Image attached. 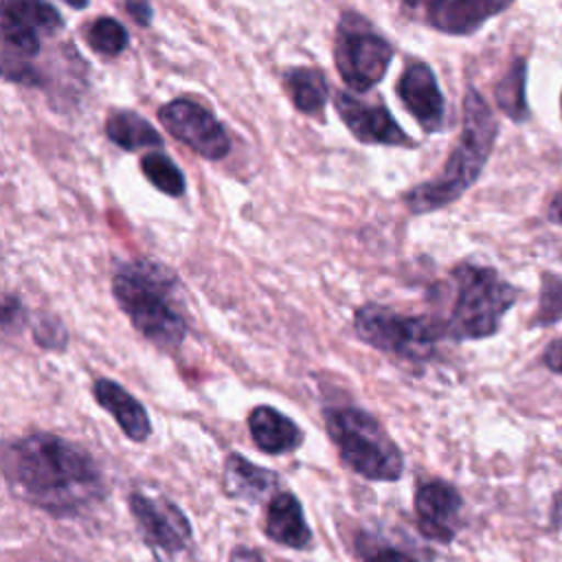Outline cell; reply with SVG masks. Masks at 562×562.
<instances>
[{"instance_id": "f1b7e54d", "label": "cell", "mask_w": 562, "mask_h": 562, "mask_svg": "<svg viewBox=\"0 0 562 562\" xmlns=\"http://www.w3.org/2000/svg\"><path fill=\"white\" fill-rule=\"evenodd\" d=\"M228 562H266V560H263V555H261L259 551H255V549L237 547V549H233Z\"/></svg>"}, {"instance_id": "9c48e42d", "label": "cell", "mask_w": 562, "mask_h": 562, "mask_svg": "<svg viewBox=\"0 0 562 562\" xmlns=\"http://www.w3.org/2000/svg\"><path fill=\"white\" fill-rule=\"evenodd\" d=\"M158 119L176 140L209 160H220L231 149V138L222 123L198 101H169L158 110Z\"/></svg>"}, {"instance_id": "5bb4252c", "label": "cell", "mask_w": 562, "mask_h": 562, "mask_svg": "<svg viewBox=\"0 0 562 562\" xmlns=\"http://www.w3.org/2000/svg\"><path fill=\"white\" fill-rule=\"evenodd\" d=\"M397 94L402 105L426 130L437 132L443 125L446 103L437 86L435 72L424 61H411L397 81Z\"/></svg>"}, {"instance_id": "9a60e30c", "label": "cell", "mask_w": 562, "mask_h": 562, "mask_svg": "<svg viewBox=\"0 0 562 562\" xmlns=\"http://www.w3.org/2000/svg\"><path fill=\"white\" fill-rule=\"evenodd\" d=\"M94 400L105 408L119 424V428L132 441H145L151 435V424L145 406L114 380L101 378L94 382Z\"/></svg>"}, {"instance_id": "e0dca14e", "label": "cell", "mask_w": 562, "mask_h": 562, "mask_svg": "<svg viewBox=\"0 0 562 562\" xmlns=\"http://www.w3.org/2000/svg\"><path fill=\"white\" fill-rule=\"evenodd\" d=\"M266 536L290 549H305L312 542V531L305 522L303 507L290 492H277L266 509Z\"/></svg>"}, {"instance_id": "7c38bea8", "label": "cell", "mask_w": 562, "mask_h": 562, "mask_svg": "<svg viewBox=\"0 0 562 562\" xmlns=\"http://www.w3.org/2000/svg\"><path fill=\"white\" fill-rule=\"evenodd\" d=\"M461 494L446 481H426L415 492V518L419 531L435 542H450L457 533Z\"/></svg>"}, {"instance_id": "44dd1931", "label": "cell", "mask_w": 562, "mask_h": 562, "mask_svg": "<svg viewBox=\"0 0 562 562\" xmlns=\"http://www.w3.org/2000/svg\"><path fill=\"white\" fill-rule=\"evenodd\" d=\"M353 551L360 562H426L415 547L369 529L356 536Z\"/></svg>"}, {"instance_id": "83f0119b", "label": "cell", "mask_w": 562, "mask_h": 562, "mask_svg": "<svg viewBox=\"0 0 562 562\" xmlns=\"http://www.w3.org/2000/svg\"><path fill=\"white\" fill-rule=\"evenodd\" d=\"M542 362H544V367L551 369L553 373H562V338L553 340V342L547 347V351H544V356H542Z\"/></svg>"}, {"instance_id": "ac0fdd59", "label": "cell", "mask_w": 562, "mask_h": 562, "mask_svg": "<svg viewBox=\"0 0 562 562\" xmlns=\"http://www.w3.org/2000/svg\"><path fill=\"white\" fill-rule=\"evenodd\" d=\"M224 487L226 494L233 498L257 503L279 487V476L272 470L259 468L241 454L233 452L226 457L224 463Z\"/></svg>"}, {"instance_id": "277c9868", "label": "cell", "mask_w": 562, "mask_h": 562, "mask_svg": "<svg viewBox=\"0 0 562 562\" xmlns=\"http://www.w3.org/2000/svg\"><path fill=\"white\" fill-rule=\"evenodd\" d=\"M327 432L356 474L371 481H397L404 470V454L380 422L353 406L325 413Z\"/></svg>"}, {"instance_id": "cb8c5ba5", "label": "cell", "mask_w": 562, "mask_h": 562, "mask_svg": "<svg viewBox=\"0 0 562 562\" xmlns=\"http://www.w3.org/2000/svg\"><path fill=\"white\" fill-rule=\"evenodd\" d=\"M86 40L90 44L92 50H97L99 55L105 57H116L127 48L130 35L125 31V26L114 20V18H97L88 31H86Z\"/></svg>"}, {"instance_id": "ffe728a7", "label": "cell", "mask_w": 562, "mask_h": 562, "mask_svg": "<svg viewBox=\"0 0 562 562\" xmlns=\"http://www.w3.org/2000/svg\"><path fill=\"white\" fill-rule=\"evenodd\" d=\"M285 90L292 99V103L310 116H316L323 112L327 103V81L325 75L318 68H290L283 75Z\"/></svg>"}, {"instance_id": "7402d4cb", "label": "cell", "mask_w": 562, "mask_h": 562, "mask_svg": "<svg viewBox=\"0 0 562 562\" xmlns=\"http://www.w3.org/2000/svg\"><path fill=\"white\" fill-rule=\"evenodd\" d=\"M525 79H527V64L525 59H516L503 79L496 83V103L498 108L512 119L522 121L527 119V101H525Z\"/></svg>"}, {"instance_id": "f546056e", "label": "cell", "mask_w": 562, "mask_h": 562, "mask_svg": "<svg viewBox=\"0 0 562 562\" xmlns=\"http://www.w3.org/2000/svg\"><path fill=\"white\" fill-rule=\"evenodd\" d=\"M551 217L562 224V191H560V193L553 198V202H551Z\"/></svg>"}, {"instance_id": "4316f807", "label": "cell", "mask_w": 562, "mask_h": 562, "mask_svg": "<svg viewBox=\"0 0 562 562\" xmlns=\"http://www.w3.org/2000/svg\"><path fill=\"white\" fill-rule=\"evenodd\" d=\"M125 9L134 18V22H138L140 26H147L151 22L154 11L149 0H125Z\"/></svg>"}, {"instance_id": "5b68a950", "label": "cell", "mask_w": 562, "mask_h": 562, "mask_svg": "<svg viewBox=\"0 0 562 562\" xmlns=\"http://www.w3.org/2000/svg\"><path fill=\"white\" fill-rule=\"evenodd\" d=\"M457 299L446 321L448 336L457 340L487 338L496 334L505 312L514 305L518 290L501 279L492 268L459 266L452 272Z\"/></svg>"}, {"instance_id": "d6986e66", "label": "cell", "mask_w": 562, "mask_h": 562, "mask_svg": "<svg viewBox=\"0 0 562 562\" xmlns=\"http://www.w3.org/2000/svg\"><path fill=\"white\" fill-rule=\"evenodd\" d=\"M105 134L114 145L127 151L162 145V136L156 132V127L130 110H119L110 114L105 121Z\"/></svg>"}, {"instance_id": "2e32d148", "label": "cell", "mask_w": 562, "mask_h": 562, "mask_svg": "<svg viewBox=\"0 0 562 562\" xmlns=\"http://www.w3.org/2000/svg\"><path fill=\"white\" fill-rule=\"evenodd\" d=\"M252 441L266 454H288L303 443V430L272 406H255L248 415Z\"/></svg>"}, {"instance_id": "4dcf8cb0", "label": "cell", "mask_w": 562, "mask_h": 562, "mask_svg": "<svg viewBox=\"0 0 562 562\" xmlns=\"http://www.w3.org/2000/svg\"><path fill=\"white\" fill-rule=\"evenodd\" d=\"M66 4H70V7H75V9H83L86 4H88V0H64Z\"/></svg>"}, {"instance_id": "6da1fadb", "label": "cell", "mask_w": 562, "mask_h": 562, "mask_svg": "<svg viewBox=\"0 0 562 562\" xmlns=\"http://www.w3.org/2000/svg\"><path fill=\"white\" fill-rule=\"evenodd\" d=\"M4 474L26 503L53 516L79 514L103 496L92 454L53 432H33L7 446Z\"/></svg>"}, {"instance_id": "8fae6325", "label": "cell", "mask_w": 562, "mask_h": 562, "mask_svg": "<svg viewBox=\"0 0 562 562\" xmlns=\"http://www.w3.org/2000/svg\"><path fill=\"white\" fill-rule=\"evenodd\" d=\"M404 11L448 35H468L505 11L512 0H400Z\"/></svg>"}, {"instance_id": "8992f818", "label": "cell", "mask_w": 562, "mask_h": 562, "mask_svg": "<svg viewBox=\"0 0 562 562\" xmlns=\"http://www.w3.org/2000/svg\"><path fill=\"white\" fill-rule=\"evenodd\" d=\"M64 26L61 15L44 0H2V75L7 81L35 83L37 75L29 59L40 53V40Z\"/></svg>"}, {"instance_id": "52a82bcc", "label": "cell", "mask_w": 562, "mask_h": 562, "mask_svg": "<svg viewBox=\"0 0 562 562\" xmlns=\"http://www.w3.org/2000/svg\"><path fill=\"white\" fill-rule=\"evenodd\" d=\"M353 329L367 345L411 362L428 360L439 338L448 334L446 323L400 314L382 305H362L353 316Z\"/></svg>"}, {"instance_id": "4fadbf2b", "label": "cell", "mask_w": 562, "mask_h": 562, "mask_svg": "<svg viewBox=\"0 0 562 562\" xmlns=\"http://www.w3.org/2000/svg\"><path fill=\"white\" fill-rule=\"evenodd\" d=\"M334 105L349 132L371 145H413L384 105H371L349 92H336Z\"/></svg>"}, {"instance_id": "3957f363", "label": "cell", "mask_w": 562, "mask_h": 562, "mask_svg": "<svg viewBox=\"0 0 562 562\" xmlns=\"http://www.w3.org/2000/svg\"><path fill=\"white\" fill-rule=\"evenodd\" d=\"M176 285V277L151 259H136L112 279V292L121 310L160 349H176L187 336V323L173 303Z\"/></svg>"}, {"instance_id": "603a6c76", "label": "cell", "mask_w": 562, "mask_h": 562, "mask_svg": "<svg viewBox=\"0 0 562 562\" xmlns=\"http://www.w3.org/2000/svg\"><path fill=\"white\" fill-rule=\"evenodd\" d=\"M140 169L145 178L167 195H182L184 193V176L178 165L162 151H149L140 160Z\"/></svg>"}, {"instance_id": "30bf717a", "label": "cell", "mask_w": 562, "mask_h": 562, "mask_svg": "<svg viewBox=\"0 0 562 562\" xmlns=\"http://www.w3.org/2000/svg\"><path fill=\"white\" fill-rule=\"evenodd\" d=\"M130 512L143 533V540L162 551L178 553L191 542V525L176 503L162 494H147L134 490L127 498Z\"/></svg>"}, {"instance_id": "ba28073f", "label": "cell", "mask_w": 562, "mask_h": 562, "mask_svg": "<svg viewBox=\"0 0 562 562\" xmlns=\"http://www.w3.org/2000/svg\"><path fill=\"white\" fill-rule=\"evenodd\" d=\"M393 57L391 44L373 31V26L358 13H342L336 29L334 59L338 72L349 90L367 92L389 70Z\"/></svg>"}, {"instance_id": "d4e9b609", "label": "cell", "mask_w": 562, "mask_h": 562, "mask_svg": "<svg viewBox=\"0 0 562 562\" xmlns=\"http://www.w3.org/2000/svg\"><path fill=\"white\" fill-rule=\"evenodd\" d=\"M562 316V281L555 277H544L538 323H549Z\"/></svg>"}, {"instance_id": "7a4b0ae2", "label": "cell", "mask_w": 562, "mask_h": 562, "mask_svg": "<svg viewBox=\"0 0 562 562\" xmlns=\"http://www.w3.org/2000/svg\"><path fill=\"white\" fill-rule=\"evenodd\" d=\"M496 119L483 97L468 88L463 99V127L459 140L443 165V171L417 187H413L404 200L411 213L422 215L437 211L468 191L481 176L494 140H496Z\"/></svg>"}, {"instance_id": "484cf974", "label": "cell", "mask_w": 562, "mask_h": 562, "mask_svg": "<svg viewBox=\"0 0 562 562\" xmlns=\"http://www.w3.org/2000/svg\"><path fill=\"white\" fill-rule=\"evenodd\" d=\"M35 338L44 347H64L66 345V331L59 323L46 321L35 327Z\"/></svg>"}]
</instances>
